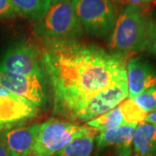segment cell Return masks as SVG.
<instances>
[{"instance_id":"17","label":"cell","mask_w":156,"mask_h":156,"mask_svg":"<svg viewBox=\"0 0 156 156\" xmlns=\"http://www.w3.org/2000/svg\"><path fill=\"white\" fill-rule=\"evenodd\" d=\"M133 100L147 113L156 110V85L136 96Z\"/></svg>"},{"instance_id":"12","label":"cell","mask_w":156,"mask_h":156,"mask_svg":"<svg viewBox=\"0 0 156 156\" xmlns=\"http://www.w3.org/2000/svg\"><path fill=\"white\" fill-rule=\"evenodd\" d=\"M137 125H126L114 130L101 133L95 138L97 147L102 149L114 147L117 156H132L133 137Z\"/></svg>"},{"instance_id":"6","label":"cell","mask_w":156,"mask_h":156,"mask_svg":"<svg viewBox=\"0 0 156 156\" xmlns=\"http://www.w3.org/2000/svg\"><path fill=\"white\" fill-rule=\"evenodd\" d=\"M0 71L24 76L45 78L41 50L30 42L12 46L0 60Z\"/></svg>"},{"instance_id":"21","label":"cell","mask_w":156,"mask_h":156,"mask_svg":"<svg viewBox=\"0 0 156 156\" xmlns=\"http://www.w3.org/2000/svg\"><path fill=\"white\" fill-rule=\"evenodd\" d=\"M127 2L129 3V5H143L149 4L151 2H154L155 0H126Z\"/></svg>"},{"instance_id":"2","label":"cell","mask_w":156,"mask_h":156,"mask_svg":"<svg viewBox=\"0 0 156 156\" xmlns=\"http://www.w3.org/2000/svg\"><path fill=\"white\" fill-rule=\"evenodd\" d=\"M154 22L139 5H128L117 16L109 35L112 53L126 56L147 50Z\"/></svg>"},{"instance_id":"4","label":"cell","mask_w":156,"mask_h":156,"mask_svg":"<svg viewBox=\"0 0 156 156\" xmlns=\"http://www.w3.org/2000/svg\"><path fill=\"white\" fill-rule=\"evenodd\" d=\"M95 129L50 119L40 123L36 142L30 156H52L74 140L95 135Z\"/></svg>"},{"instance_id":"11","label":"cell","mask_w":156,"mask_h":156,"mask_svg":"<svg viewBox=\"0 0 156 156\" xmlns=\"http://www.w3.org/2000/svg\"><path fill=\"white\" fill-rule=\"evenodd\" d=\"M128 98L134 99L156 85V69L138 58L129 59L126 65Z\"/></svg>"},{"instance_id":"1","label":"cell","mask_w":156,"mask_h":156,"mask_svg":"<svg viewBox=\"0 0 156 156\" xmlns=\"http://www.w3.org/2000/svg\"><path fill=\"white\" fill-rule=\"evenodd\" d=\"M45 75L54 97L55 114L69 120L97 93L127 76L125 57L76 40L42 39Z\"/></svg>"},{"instance_id":"5","label":"cell","mask_w":156,"mask_h":156,"mask_svg":"<svg viewBox=\"0 0 156 156\" xmlns=\"http://www.w3.org/2000/svg\"><path fill=\"white\" fill-rule=\"evenodd\" d=\"M73 9L82 28L92 37L110 35L117 19L111 0H72Z\"/></svg>"},{"instance_id":"22","label":"cell","mask_w":156,"mask_h":156,"mask_svg":"<svg viewBox=\"0 0 156 156\" xmlns=\"http://www.w3.org/2000/svg\"><path fill=\"white\" fill-rule=\"evenodd\" d=\"M0 156H10L1 136H0Z\"/></svg>"},{"instance_id":"3","label":"cell","mask_w":156,"mask_h":156,"mask_svg":"<svg viewBox=\"0 0 156 156\" xmlns=\"http://www.w3.org/2000/svg\"><path fill=\"white\" fill-rule=\"evenodd\" d=\"M33 30L37 37L52 40H76L83 33L72 0H53L44 17L34 23Z\"/></svg>"},{"instance_id":"7","label":"cell","mask_w":156,"mask_h":156,"mask_svg":"<svg viewBox=\"0 0 156 156\" xmlns=\"http://www.w3.org/2000/svg\"><path fill=\"white\" fill-rule=\"evenodd\" d=\"M128 98L127 76L108 86L87 101L73 113L69 121L89 122L115 108Z\"/></svg>"},{"instance_id":"18","label":"cell","mask_w":156,"mask_h":156,"mask_svg":"<svg viewBox=\"0 0 156 156\" xmlns=\"http://www.w3.org/2000/svg\"><path fill=\"white\" fill-rule=\"evenodd\" d=\"M17 16L11 0H0V19H9Z\"/></svg>"},{"instance_id":"20","label":"cell","mask_w":156,"mask_h":156,"mask_svg":"<svg viewBox=\"0 0 156 156\" xmlns=\"http://www.w3.org/2000/svg\"><path fill=\"white\" fill-rule=\"evenodd\" d=\"M145 122L150 123V124H154L156 125V110L150 112L147 115L145 118Z\"/></svg>"},{"instance_id":"16","label":"cell","mask_w":156,"mask_h":156,"mask_svg":"<svg viewBox=\"0 0 156 156\" xmlns=\"http://www.w3.org/2000/svg\"><path fill=\"white\" fill-rule=\"evenodd\" d=\"M95 138V135H91L74 140L52 156H91Z\"/></svg>"},{"instance_id":"15","label":"cell","mask_w":156,"mask_h":156,"mask_svg":"<svg viewBox=\"0 0 156 156\" xmlns=\"http://www.w3.org/2000/svg\"><path fill=\"white\" fill-rule=\"evenodd\" d=\"M17 16L31 22H38L44 17L53 0H11Z\"/></svg>"},{"instance_id":"10","label":"cell","mask_w":156,"mask_h":156,"mask_svg":"<svg viewBox=\"0 0 156 156\" xmlns=\"http://www.w3.org/2000/svg\"><path fill=\"white\" fill-rule=\"evenodd\" d=\"M40 123L0 131L10 156H30L33 149Z\"/></svg>"},{"instance_id":"19","label":"cell","mask_w":156,"mask_h":156,"mask_svg":"<svg viewBox=\"0 0 156 156\" xmlns=\"http://www.w3.org/2000/svg\"><path fill=\"white\" fill-rule=\"evenodd\" d=\"M147 50L156 55V22H154L152 34H151L150 43H149Z\"/></svg>"},{"instance_id":"9","label":"cell","mask_w":156,"mask_h":156,"mask_svg":"<svg viewBox=\"0 0 156 156\" xmlns=\"http://www.w3.org/2000/svg\"><path fill=\"white\" fill-rule=\"evenodd\" d=\"M44 79L0 71V86L2 88L29 101L38 108L44 107L47 102Z\"/></svg>"},{"instance_id":"13","label":"cell","mask_w":156,"mask_h":156,"mask_svg":"<svg viewBox=\"0 0 156 156\" xmlns=\"http://www.w3.org/2000/svg\"><path fill=\"white\" fill-rule=\"evenodd\" d=\"M133 155L156 156V125L139 123L133 137Z\"/></svg>"},{"instance_id":"14","label":"cell","mask_w":156,"mask_h":156,"mask_svg":"<svg viewBox=\"0 0 156 156\" xmlns=\"http://www.w3.org/2000/svg\"><path fill=\"white\" fill-rule=\"evenodd\" d=\"M87 125L89 128L95 129L97 133H103L128 124L124 108L122 103H120L110 111L88 122Z\"/></svg>"},{"instance_id":"8","label":"cell","mask_w":156,"mask_h":156,"mask_svg":"<svg viewBox=\"0 0 156 156\" xmlns=\"http://www.w3.org/2000/svg\"><path fill=\"white\" fill-rule=\"evenodd\" d=\"M39 108L0 86V131L16 128L36 116Z\"/></svg>"}]
</instances>
